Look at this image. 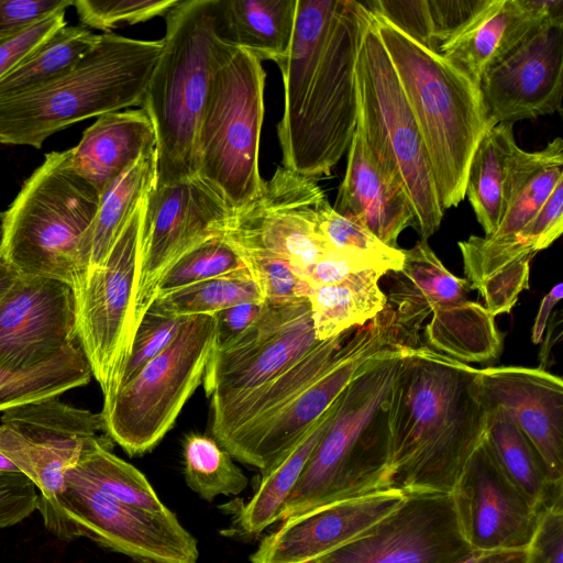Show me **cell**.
<instances>
[{
    "mask_svg": "<svg viewBox=\"0 0 563 563\" xmlns=\"http://www.w3.org/2000/svg\"><path fill=\"white\" fill-rule=\"evenodd\" d=\"M488 406L501 408L563 483V382L541 367L479 369Z\"/></svg>",
    "mask_w": 563,
    "mask_h": 563,
    "instance_id": "24",
    "label": "cell"
},
{
    "mask_svg": "<svg viewBox=\"0 0 563 563\" xmlns=\"http://www.w3.org/2000/svg\"><path fill=\"white\" fill-rule=\"evenodd\" d=\"M181 446L186 483L202 499L212 501L218 496L238 495L246 488V475L212 437L189 432Z\"/></svg>",
    "mask_w": 563,
    "mask_h": 563,
    "instance_id": "39",
    "label": "cell"
},
{
    "mask_svg": "<svg viewBox=\"0 0 563 563\" xmlns=\"http://www.w3.org/2000/svg\"><path fill=\"white\" fill-rule=\"evenodd\" d=\"M113 443H98L84 453L65 475V481L88 485L98 492L154 514H169L156 492L141 473L130 463L111 452Z\"/></svg>",
    "mask_w": 563,
    "mask_h": 563,
    "instance_id": "37",
    "label": "cell"
},
{
    "mask_svg": "<svg viewBox=\"0 0 563 563\" xmlns=\"http://www.w3.org/2000/svg\"><path fill=\"white\" fill-rule=\"evenodd\" d=\"M266 74L236 48L213 77L198 134V174L232 210L263 187L258 167Z\"/></svg>",
    "mask_w": 563,
    "mask_h": 563,
    "instance_id": "10",
    "label": "cell"
},
{
    "mask_svg": "<svg viewBox=\"0 0 563 563\" xmlns=\"http://www.w3.org/2000/svg\"><path fill=\"white\" fill-rule=\"evenodd\" d=\"M532 256L518 258L483 279L475 289L485 300V308L494 316L508 313L519 295L529 288Z\"/></svg>",
    "mask_w": 563,
    "mask_h": 563,
    "instance_id": "46",
    "label": "cell"
},
{
    "mask_svg": "<svg viewBox=\"0 0 563 563\" xmlns=\"http://www.w3.org/2000/svg\"><path fill=\"white\" fill-rule=\"evenodd\" d=\"M91 375L85 354L29 372H11L0 367V411L56 397L88 384Z\"/></svg>",
    "mask_w": 563,
    "mask_h": 563,
    "instance_id": "40",
    "label": "cell"
},
{
    "mask_svg": "<svg viewBox=\"0 0 563 563\" xmlns=\"http://www.w3.org/2000/svg\"><path fill=\"white\" fill-rule=\"evenodd\" d=\"M53 499L38 495L45 527L60 539L88 538L140 563H196V539L176 515L125 505L73 481Z\"/></svg>",
    "mask_w": 563,
    "mask_h": 563,
    "instance_id": "12",
    "label": "cell"
},
{
    "mask_svg": "<svg viewBox=\"0 0 563 563\" xmlns=\"http://www.w3.org/2000/svg\"><path fill=\"white\" fill-rule=\"evenodd\" d=\"M231 245L240 255L266 302L284 305L308 299L312 287L288 260L265 250Z\"/></svg>",
    "mask_w": 563,
    "mask_h": 563,
    "instance_id": "43",
    "label": "cell"
},
{
    "mask_svg": "<svg viewBox=\"0 0 563 563\" xmlns=\"http://www.w3.org/2000/svg\"><path fill=\"white\" fill-rule=\"evenodd\" d=\"M100 196L73 168L69 151L51 152L0 214V260L20 276L80 285Z\"/></svg>",
    "mask_w": 563,
    "mask_h": 563,
    "instance_id": "7",
    "label": "cell"
},
{
    "mask_svg": "<svg viewBox=\"0 0 563 563\" xmlns=\"http://www.w3.org/2000/svg\"><path fill=\"white\" fill-rule=\"evenodd\" d=\"M366 268L373 267L332 251L302 271L300 275L311 287H319L339 284L352 274Z\"/></svg>",
    "mask_w": 563,
    "mask_h": 563,
    "instance_id": "54",
    "label": "cell"
},
{
    "mask_svg": "<svg viewBox=\"0 0 563 563\" xmlns=\"http://www.w3.org/2000/svg\"><path fill=\"white\" fill-rule=\"evenodd\" d=\"M371 13L421 133L441 208L457 207L472 156L489 129L478 86L440 53Z\"/></svg>",
    "mask_w": 563,
    "mask_h": 563,
    "instance_id": "5",
    "label": "cell"
},
{
    "mask_svg": "<svg viewBox=\"0 0 563 563\" xmlns=\"http://www.w3.org/2000/svg\"><path fill=\"white\" fill-rule=\"evenodd\" d=\"M549 22L555 21L534 13L525 0H487L456 35L439 47L438 53L478 86L488 68Z\"/></svg>",
    "mask_w": 563,
    "mask_h": 563,
    "instance_id": "27",
    "label": "cell"
},
{
    "mask_svg": "<svg viewBox=\"0 0 563 563\" xmlns=\"http://www.w3.org/2000/svg\"><path fill=\"white\" fill-rule=\"evenodd\" d=\"M485 439L506 476L540 510L562 505L563 483L553 478L530 441L497 406H488Z\"/></svg>",
    "mask_w": 563,
    "mask_h": 563,
    "instance_id": "31",
    "label": "cell"
},
{
    "mask_svg": "<svg viewBox=\"0 0 563 563\" xmlns=\"http://www.w3.org/2000/svg\"><path fill=\"white\" fill-rule=\"evenodd\" d=\"M0 472H16L21 473L19 468L0 452Z\"/></svg>",
    "mask_w": 563,
    "mask_h": 563,
    "instance_id": "58",
    "label": "cell"
},
{
    "mask_svg": "<svg viewBox=\"0 0 563 563\" xmlns=\"http://www.w3.org/2000/svg\"><path fill=\"white\" fill-rule=\"evenodd\" d=\"M80 354L74 288L20 276L0 301V367L29 372Z\"/></svg>",
    "mask_w": 563,
    "mask_h": 563,
    "instance_id": "20",
    "label": "cell"
},
{
    "mask_svg": "<svg viewBox=\"0 0 563 563\" xmlns=\"http://www.w3.org/2000/svg\"><path fill=\"white\" fill-rule=\"evenodd\" d=\"M457 563H530V548L523 550L474 551Z\"/></svg>",
    "mask_w": 563,
    "mask_h": 563,
    "instance_id": "56",
    "label": "cell"
},
{
    "mask_svg": "<svg viewBox=\"0 0 563 563\" xmlns=\"http://www.w3.org/2000/svg\"><path fill=\"white\" fill-rule=\"evenodd\" d=\"M98 40V34L82 25L59 27L0 78V101L26 93L66 73Z\"/></svg>",
    "mask_w": 563,
    "mask_h": 563,
    "instance_id": "36",
    "label": "cell"
},
{
    "mask_svg": "<svg viewBox=\"0 0 563 563\" xmlns=\"http://www.w3.org/2000/svg\"><path fill=\"white\" fill-rule=\"evenodd\" d=\"M563 231V179L558 183L534 218L517 234L537 252L549 247Z\"/></svg>",
    "mask_w": 563,
    "mask_h": 563,
    "instance_id": "51",
    "label": "cell"
},
{
    "mask_svg": "<svg viewBox=\"0 0 563 563\" xmlns=\"http://www.w3.org/2000/svg\"><path fill=\"white\" fill-rule=\"evenodd\" d=\"M71 4L73 0H0V38L23 31Z\"/></svg>",
    "mask_w": 563,
    "mask_h": 563,
    "instance_id": "50",
    "label": "cell"
},
{
    "mask_svg": "<svg viewBox=\"0 0 563 563\" xmlns=\"http://www.w3.org/2000/svg\"><path fill=\"white\" fill-rule=\"evenodd\" d=\"M266 301H247L213 314V349L223 350L240 339L263 314Z\"/></svg>",
    "mask_w": 563,
    "mask_h": 563,
    "instance_id": "52",
    "label": "cell"
},
{
    "mask_svg": "<svg viewBox=\"0 0 563 563\" xmlns=\"http://www.w3.org/2000/svg\"><path fill=\"white\" fill-rule=\"evenodd\" d=\"M143 209L144 203L106 260L87 272L75 289L79 342L101 387L103 401L120 386L133 340L132 308L140 269Z\"/></svg>",
    "mask_w": 563,
    "mask_h": 563,
    "instance_id": "13",
    "label": "cell"
},
{
    "mask_svg": "<svg viewBox=\"0 0 563 563\" xmlns=\"http://www.w3.org/2000/svg\"><path fill=\"white\" fill-rule=\"evenodd\" d=\"M479 368L428 346H406L389 405L385 489L451 494L485 437Z\"/></svg>",
    "mask_w": 563,
    "mask_h": 563,
    "instance_id": "2",
    "label": "cell"
},
{
    "mask_svg": "<svg viewBox=\"0 0 563 563\" xmlns=\"http://www.w3.org/2000/svg\"><path fill=\"white\" fill-rule=\"evenodd\" d=\"M406 346L372 357L341 395L280 517L385 489L389 463L388 405Z\"/></svg>",
    "mask_w": 563,
    "mask_h": 563,
    "instance_id": "4",
    "label": "cell"
},
{
    "mask_svg": "<svg viewBox=\"0 0 563 563\" xmlns=\"http://www.w3.org/2000/svg\"><path fill=\"white\" fill-rule=\"evenodd\" d=\"M333 209L393 249H398V238L406 228H415L408 196L374 161L357 124Z\"/></svg>",
    "mask_w": 563,
    "mask_h": 563,
    "instance_id": "25",
    "label": "cell"
},
{
    "mask_svg": "<svg viewBox=\"0 0 563 563\" xmlns=\"http://www.w3.org/2000/svg\"><path fill=\"white\" fill-rule=\"evenodd\" d=\"M405 496L384 489L294 514L262 539L251 563H314L379 521Z\"/></svg>",
    "mask_w": 563,
    "mask_h": 563,
    "instance_id": "23",
    "label": "cell"
},
{
    "mask_svg": "<svg viewBox=\"0 0 563 563\" xmlns=\"http://www.w3.org/2000/svg\"><path fill=\"white\" fill-rule=\"evenodd\" d=\"M212 349L213 314L188 316L172 344L103 401L112 441L131 456L154 449L202 383Z\"/></svg>",
    "mask_w": 563,
    "mask_h": 563,
    "instance_id": "11",
    "label": "cell"
},
{
    "mask_svg": "<svg viewBox=\"0 0 563 563\" xmlns=\"http://www.w3.org/2000/svg\"><path fill=\"white\" fill-rule=\"evenodd\" d=\"M404 251L398 272H389L386 311L397 342L417 347L424 320L428 347L462 363L497 358L503 339L495 317L485 306L468 299L470 284L453 275L420 240Z\"/></svg>",
    "mask_w": 563,
    "mask_h": 563,
    "instance_id": "8",
    "label": "cell"
},
{
    "mask_svg": "<svg viewBox=\"0 0 563 563\" xmlns=\"http://www.w3.org/2000/svg\"><path fill=\"white\" fill-rule=\"evenodd\" d=\"M187 317L153 309L145 312L135 329L120 385L172 344Z\"/></svg>",
    "mask_w": 563,
    "mask_h": 563,
    "instance_id": "45",
    "label": "cell"
},
{
    "mask_svg": "<svg viewBox=\"0 0 563 563\" xmlns=\"http://www.w3.org/2000/svg\"><path fill=\"white\" fill-rule=\"evenodd\" d=\"M317 340L308 299L272 305L234 343L212 350L202 384L210 409L276 378L299 362Z\"/></svg>",
    "mask_w": 563,
    "mask_h": 563,
    "instance_id": "17",
    "label": "cell"
},
{
    "mask_svg": "<svg viewBox=\"0 0 563 563\" xmlns=\"http://www.w3.org/2000/svg\"><path fill=\"white\" fill-rule=\"evenodd\" d=\"M472 552L452 495L424 493L314 563H457Z\"/></svg>",
    "mask_w": 563,
    "mask_h": 563,
    "instance_id": "18",
    "label": "cell"
},
{
    "mask_svg": "<svg viewBox=\"0 0 563 563\" xmlns=\"http://www.w3.org/2000/svg\"><path fill=\"white\" fill-rule=\"evenodd\" d=\"M113 443L100 413L45 398L3 411L0 452L53 499L66 488L65 475L86 451Z\"/></svg>",
    "mask_w": 563,
    "mask_h": 563,
    "instance_id": "14",
    "label": "cell"
},
{
    "mask_svg": "<svg viewBox=\"0 0 563 563\" xmlns=\"http://www.w3.org/2000/svg\"><path fill=\"white\" fill-rule=\"evenodd\" d=\"M153 150H156L155 130L141 108L99 117L68 151L75 172L101 197L124 170Z\"/></svg>",
    "mask_w": 563,
    "mask_h": 563,
    "instance_id": "28",
    "label": "cell"
},
{
    "mask_svg": "<svg viewBox=\"0 0 563 563\" xmlns=\"http://www.w3.org/2000/svg\"><path fill=\"white\" fill-rule=\"evenodd\" d=\"M244 267L240 255L224 235L212 238L183 254L163 273L155 298Z\"/></svg>",
    "mask_w": 563,
    "mask_h": 563,
    "instance_id": "42",
    "label": "cell"
},
{
    "mask_svg": "<svg viewBox=\"0 0 563 563\" xmlns=\"http://www.w3.org/2000/svg\"><path fill=\"white\" fill-rule=\"evenodd\" d=\"M487 0H427L435 49L456 35Z\"/></svg>",
    "mask_w": 563,
    "mask_h": 563,
    "instance_id": "49",
    "label": "cell"
},
{
    "mask_svg": "<svg viewBox=\"0 0 563 563\" xmlns=\"http://www.w3.org/2000/svg\"><path fill=\"white\" fill-rule=\"evenodd\" d=\"M489 128L561 113L563 21L540 26L481 77Z\"/></svg>",
    "mask_w": 563,
    "mask_h": 563,
    "instance_id": "21",
    "label": "cell"
},
{
    "mask_svg": "<svg viewBox=\"0 0 563 563\" xmlns=\"http://www.w3.org/2000/svg\"><path fill=\"white\" fill-rule=\"evenodd\" d=\"M371 15L361 1L297 0L290 51L277 64L283 167L317 180L347 152L357 124L355 63Z\"/></svg>",
    "mask_w": 563,
    "mask_h": 563,
    "instance_id": "1",
    "label": "cell"
},
{
    "mask_svg": "<svg viewBox=\"0 0 563 563\" xmlns=\"http://www.w3.org/2000/svg\"><path fill=\"white\" fill-rule=\"evenodd\" d=\"M319 231L333 252L384 272H398L404 263L402 249H393L354 220L338 213L323 197L317 205Z\"/></svg>",
    "mask_w": 563,
    "mask_h": 563,
    "instance_id": "41",
    "label": "cell"
},
{
    "mask_svg": "<svg viewBox=\"0 0 563 563\" xmlns=\"http://www.w3.org/2000/svg\"><path fill=\"white\" fill-rule=\"evenodd\" d=\"M355 84L357 125L365 143L377 165L405 190L413 229L428 241L444 210L421 133L372 15L357 52Z\"/></svg>",
    "mask_w": 563,
    "mask_h": 563,
    "instance_id": "9",
    "label": "cell"
},
{
    "mask_svg": "<svg viewBox=\"0 0 563 563\" xmlns=\"http://www.w3.org/2000/svg\"><path fill=\"white\" fill-rule=\"evenodd\" d=\"M162 49L163 40L100 34L66 73L0 101V143L41 148L48 136L79 121L141 106Z\"/></svg>",
    "mask_w": 563,
    "mask_h": 563,
    "instance_id": "6",
    "label": "cell"
},
{
    "mask_svg": "<svg viewBox=\"0 0 563 563\" xmlns=\"http://www.w3.org/2000/svg\"><path fill=\"white\" fill-rule=\"evenodd\" d=\"M521 150L515 140L514 124L499 123L485 132L472 156L465 197L485 235L497 230L506 212L510 178Z\"/></svg>",
    "mask_w": 563,
    "mask_h": 563,
    "instance_id": "29",
    "label": "cell"
},
{
    "mask_svg": "<svg viewBox=\"0 0 563 563\" xmlns=\"http://www.w3.org/2000/svg\"><path fill=\"white\" fill-rule=\"evenodd\" d=\"M398 344L383 310L372 321L353 330L320 377L264 426L224 449L261 474L266 472L332 406L372 357Z\"/></svg>",
    "mask_w": 563,
    "mask_h": 563,
    "instance_id": "16",
    "label": "cell"
},
{
    "mask_svg": "<svg viewBox=\"0 0 563 563\" xmlns=\"http://www.w3.org/2000/svg\"><path fill=\"white\" fill-rule=\"evenodd\" d=\"M20 275L7 263L0 260V301L15 285Z\"/></svg>",
    "mask_w": 563,
    "mask_h": 563,
    "instance_id": "57",
    "label": "cell"
},
{
    "mask_svg": "<svg viewBox=\"0 0 563 563\" xmlns=\"http://www.w3.org/2000/svg\"><path fill=\"white\" fill-rule=\"evenodd\" d=\"M562 296L563 284L559 283L555 286H553L551 290L541 300L538 313L536 316L531 329V341L534 344H538L542 341L552 310L555 307V305L561 300Z\"/></svg>",
    "mask_w": 563,
    "mask_h": 563,
    "instance_id": "55",
    "label": "cell"
},
{
    "mask_svg": "<svg viewBox=\"0 0 563 563\" xmlns=\"http://www.w3.org/2000/svg\"><path fill=\"white\" fill-rule=\"evenodd\" d=\"M65 11L55 12L23 31L0 38V78L13 69L42 41L66 24Z\"/></svg>",
    "mask_w": 563,
    "mask_h": 563,
    "instance_id": "48",
    "label": "cell"
},
{
    "mask_svg": "<svg viewBox=\"0 0 563 563\" xmlns=\"http://www.w3.org/2000/svg\"><path fill=\"white\" fill-rule=\"evenodd\" d=\"M35 485L22 473L0 472V529L13 526L37 507Z\"/></svg>",
    "mask_w": 563,
    "mask_h": 563,
    "instance_id": "47",
    "label": "cell"
},
{
    "mask_svg": "<svg viewBox=\"0 0 563 563\" xmlns=\"http://www.w3.org/2000/svg\"><path fill=\"white\" fill-rule=\"evenodd\" d=\"M247 301H265L246 267L155 298L148 309L173 314H214Z\"/></svg>",
    "mask_w": 563,
    "mask_h": 563,
    "instance_id": "38",
    "label": "cell"
},
{
    "mask_svg": "<svg viewBox=\"0 0 563 563\" xmlns=\"http://www.w3.org/2000/svg\"><path fill=\"white\" fill-rule=\"evenodd\" d=\"M156 150L144 153L101 195L93 220L87 272L98 267L156 184Z\"/></svg>",
    "mask_w": 563,
    "mask_h": 563,
    "instance_id": "34",
    "label": "cell"
},
{
    "mask_svg": "<svg viewBox=\"0 0 563 563\" xmlns=\"http://www.w3.org/2000/svg\"><path fill=\"white\" fill-rule=\"evenodd\" d=\"M236 46L276 65L290 51L297 0H223Z\"/></svg>",
    "mask_w": 563,
    "mask_h": 563,
    "instance_id": "35",
    "label": "cell"
},
{
    "mask_svg": "<svg viewBox=\"0 0 563 563\" xmlns=\"http://www.w3.org/2000/svg\"><path fill=\"white\" fill-rule=\"evenodd\" d=\"M163 49L142 109L156 134V186L198 174V134L212 80L236 43L223 0H184L165 14Z\"/></svg>",
    "mask_w": 563,
    "mask_h": 563,
    "instance_id": "3",
    "label": "cell"
},
{
    "mask_svg": "<svg viewBox=\"0 0 563 563\" xmlns=\"http://www.w3.org/2000/svg\"><path fill=\"white\" fill-rule=\"evenodd\" d=\"M323 197L316 179L278 167L253 200L233 211L224 238L279 255L300 275L332 252L317 223Z\"/></svg>",
    "mask_w": 563,
    "mask_h": 563,
    "instance_id": "19",
    "label": "cell"
},
{
    "mask_svg": "<svg viewBox=\"0 0 563 563\" xmlns=\"http://www.w3.org/2000/svg\"><path fill=\"white\" fill-rule=\"evenodd\" d=\"M529 548L530 563H563V505L542 512Z\"/></svg>",
    "mask_w": 563,
    "mask_h": 563,
    "instance_id": "53",
    "label": "cell"
},
{
    "mask_svg": "<svg viewBox=\"0 0 563 563\" xmlns=\"http://www.w3.org/2000/svg\"><path fill=\"white\" fill-rule=\"evenodd\" d=\"M563 179V140L558 136L540 151L521 150L510 179L506 212L492 239L516 236L538 213Z\"/></svg>",
    "mask_w": 563,
    "mask_h": 563,
    "instance_id": "33",
    "label": "cell"
},
{
    "mask_svg": "<svg viewBox=\"0 0 563 563\" xmlns=\"http://www.w3.org/2000/svg\"><path fill=\"white\" fill-rule=\"evenodd\" d=\"M178 0H76L74 5L86 27L110 33L121 25H133L164 15Z\"/></svg>",
    "mask_w": 563,
    "mask_h": 563,
    "instance_id": "44",
    "label": "cell"
},
{
    "mask_svg": "<svg viewBox=\"0 0 563 563\" xmlns=\"http://www.w3.org/2000/svg\"><path fill=\"white\" fill-rule=\"evenodd\" d=\"M451 495L473 551L523 550L532 543L543 511L506 476L485 437Z\"/></svg>",
    "mask_w": 563,
    "mask_h": 563,
    "instance_id": "22",
    "label": "cell"
},
{
    "mask_svg": "<svg viewBox=\"0 0 563 563\" xmlns=\"http://www.w3.org/2000/svg\"><path fill=\"white\" fill-rule=\"evenodd\" d=\"M385 275L366 268L339 284L312 287L308 300L317 340H329L378 316L386 307V296L379 287Z\"/></svg>",
    "mask_w": 563,
    "mask_h": 563,
    "instance_id": "32",
    "label": "cell"
},
{
    "mask_svg": "<svg viewBox=\"0 0 563 563\" xmlns=\"http://www.w3.org/2000/svg\"><path fill=\"white\" fill-rule=\"evenodd\" d=\"M233 211L198 176L154 186L144 201L133 335L155 299L163 273L183 254L224 235Z\"/></svg>",
    "mask_w": 563,
    "mask_h": 563,
    "instance_id": "15",
    "label": "cell"
},
{
    "mask_svg": "<svg viewBox=\"0 0 563 563\" xmlns=\"http://www.w3.org/2000/svg\"><path fill=\"white\" fill-rule=\"evenodd\" d=\"M341 395L291 448L261 474L256 492L240 508L234 518V528L239 533L257 536L273 523L280 521L283 509L312 451L331 422L339 407Z\"/></svg>",
    "mask_w": 563,
    "mask_h": 563,
    "instance_id": "30",
    "label": "cell"
},
{
    "mask_svg": "<svg viewBox=\"0 0 563 563\" xmlns=\"http://www.w3.org/2000/svg\"><path fill=\"white\" fill-rule=\"evenodd\" d=\"M319 342L299 362L268 383L210 409L212 438L224 448L269 421L296 395L332 364L341 345L353 332Z\"/></svg>",
    "mask_w": 563,
    "mask_h": 563,
    "instance_id": "26",
    "label": "cell"
}]
</instances>
